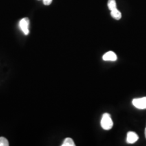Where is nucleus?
Returning <instances> with one entry per match:
<instances>
[{
	"instance_id": "nucleus-1",
	"label": "nucleus",
	"mask_w": 146,
	"mask_h": 146,
	"mask_svg": "<svg viewBox=\"0 0 146 146\" xmlns=\"http://www.w3.org/2000/svg\"><path fill=\"white\" fill-rule=\"evenodd\" d=\"M101 126L104 130H110L113 127V121L111 118L110 114L108 113H104L102 115L101 120Z\"/></svg>"
},
{
	"instance_id": "nucleus-2",
	"label": "nucleus",
	"mask_w": 146,
	"mask_h": 146,
	"mask_svg": "<svg viewBox=\"0 0 146 146\" xmlns=\"http://www.w3.org/2000/svg\"><path fill=\"white\" fill-rule=\"evenodd\" d=\"M132 104L137 109H146V97L134 99L133 100Z\"/></svg>"
},
{
	"instance_id": "nucleus-3",
	"label": "nucleus",
	"mask_w": 146,
	"mask_h": 146,
	"mask_svg": "<svg viewBox=\"0 0 146 146\" xmlns=\"http://www.w3.org/2000/svg\"><path fill=\"white\" fill-rule=\"evenodd\" d=\"M19 27L22 31L24 33L25 35H27L29 33V20L28 18H24L19 22Z\"/></svg>"
},
{
	"instance_id": "nucleus-4",
	"label": "nucleus",
	"mask_w": 146,
	"mask_h": 146,
	"mask_svg": "<svg viewBox=\"0 0 146 146\" xmlns=\"http://www.w3.org/2000/svg\"><path fill=\"white\" fill-rule=\"evenodd\" d=\"M103 60L104 61H112L114 62L117 60V56H116V54L114 52H112V51H110V52H108L106 53V54L104 55Z\"/></svg>"
},
{
	"instance_id": "nucleus-5",
	"label": "nucleus",
	"mask_w": 146,
	"mask_h": 146,
	"mask_svg": "<svg viewBox=\"0 0 146 146\" xmlns=\"http://www.w3.org/2000/svg\"><path fill=\"white\" fill-rule=\"evenodd\" d=\"M139 137L136 133L130 131L128 132L127 136V142L128 143H134L137 141Z\"/></svg>"
},
{
	"instance_id": "nucleus-6",
	"label": "nucleus",
	"mask_w": 146,
	"mask_h": 146,
	"mask_svg": "<svg viewBox=\"0 0 146 146\" xmlns=\"http://www.w3.org/2000/svg\"><path fill=\"white\" fill-rule=\"evenodd\" d=\"M111 16H112V17L113 18H114V19L116 20H120L122 17L121 12H120L117 8L111 11Z\"/></svg>"
},
{
	"instance_id": "nucleus-7",
	"label": "nucleus",
	"mask_w": 146,
	"mask_h": 146,
	"mask_svg": "<svg viewBox=\"0 0 146 146\" xmlns=\"http://www.w3.org/2000/svg\"><path fill=\"white\" fill-rule=\"evenodd\" d=\"M75 143L72 139L70 137H67L65 139V140L64 141L63 143L62 144V146H74Z\"/></svg>"
},
{
	"instance_id": "nucleus-8",
	"label": "nucleus",
	"mask_w": 146,
	"mask_h": 146,
	"mask_svg": "<svg viewBox=\"0 0 146 146\" xmlns=\"http://www.w3.org/2000/svg\"><path fill=\"white\" fill-rule=\"evenodd\" d=\"M108 7L109 10L112 11L113 10L116 9V2L115 0H108Z\"/></svg>"
},
{
	"instance_id": "nucleus-9",
	"label": "nucleus",
	"mask_w": 146,
	"mask_h": 146,
	"mask_svg": "<svg viewBox=\"0 0 146 146\" xmlns=\"http://www.w3.org/2000/svg\"><path fill=\"white\" fill-rule=\"evenodd\" d=\"M8 141L5 137H0V146H8Z\"/></svg>"
},
{
	"instance_id": "nucleus-10",
	"label": "nucleus",
	"mask_w": 146,
	"mask_h": 146,
	"mask_svg": "<svg viewBox=\"0 0 146 146\" xmlns=\"http://www.w3.org/2000/svg\"><path fill=\"white\" fill-rule=\"evenodd\" d=\"M52 2V0H43V3L45 5H50Z\"/></svg>"
},
{
	"instance_id": "nucleus-11",
	"label": "nucleus",
	"mask_w": 146,
	"mask_h": 146,
	"mask_svg": "<svg viewBox=\"0 0 146 146\" xmlns=\"http://www.w3.org/2000/svg\"><path fill=\"white\" fill-rule=\"evenodd\" d=\"M145 137L146 138V127H145Z\"/></svg>"
}]
</instances>
